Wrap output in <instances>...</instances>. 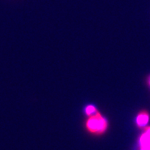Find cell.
Listing matches in <instances>:
<instances>
[{
	"mask_svg": "<svg viewBox=\"0 0 150 150\" xmlns=\"http://www.w3.org/2000/svg\"><path fill=\"white\" fill-rule=\"evenodd\" d=\"M109 127L108 120L100 111L92 116L88 117L85 122V129L88 133L94 136L105 134Z\"/></svg>",
	"mask_w": 150,
	"mask_h": 150,
	"instance_id": "cell-1",
	"label": "cell"
},
{
	"mask_svg": "<svg viewBox=\"0 0 150 150\" xmlns=\"http://www.w3.org/2000/svg\"><path fill=\"white\" fill-rule=\"evenodd\" d=\"M150 120V113L147 110H141L135 117V124L139 129H143L148 126Z\"/></svg>",
	"mask_w": 150,
	"mask_h": 150,
	"instance_id": "cell-2",
	"label": "cell"
},
{
	"mask_svg": "<svg viewBox=\"0 0 150 150\" xmlns=\"http://www.w3.org/2000/svg\"><path fill=\"white\" fill-rule=\"evenodd\" d=\"M138 150H150V138L143 132L138 139Z\"/></svg>",
	"mask_w": 150,
	"mask_h": 150,
	"instance_id": "cell-3",
	"label": "cell"
},
{
	"mask_svg": "<svg viewBox=\"0 0 150 150\" xmlns=\"http://www.w3.org/2000/svg\"><path fill=\"white\" fill-rule=\"evenodd\" d=\"M98 111V110L97 107L95 106V105H92V104L87 105L84 108V114H86L87 117H88L92 116V115L96 114Z\"/></svg>",
	"mask_w": 150,
	"mask_h": 150,
	"instance_id": "cell-4",
	"label": "cell"
},
{
	"mask_svg": "<svg viewBox=\"0 0 150 150\" xmlns=\"http://www.w3.org/2000/svg\"><path fill=\"white\" fill-rule=\"evenodd\" d=\"M143 132L145 133L150 138V126H147L143 129Z\"/></svg>",
	"mask_w": 150,
	"mask_h": 150,
	"instance_id": "cell-5",
	"label": "cell"
},
{
	"mask_svg": "<svg viewBox=\"0 0 150 150\" xmlns=\"http://www.w3.org/2000/svg\"><path fill=\"white\" fill-rule=\"evenodd\" d=\"M146 83H147V85H148V86L150 87V75L148 76V77H147V79H146Z\"/></svg>",
	"mask_w": 150,
	"mask_h": 150,
	"instance_id": "cell-6",
	"label": "cell"
}]
</instances>
